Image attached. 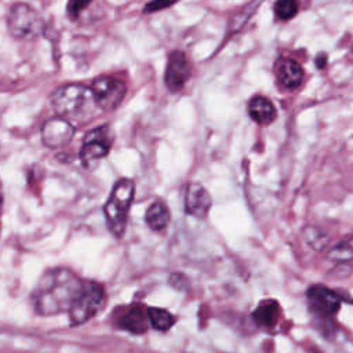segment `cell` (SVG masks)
<instances>
[{
  "label": "cell",
  "instance_id": "cell-1",
  "mask_svg": "<svg viewBox=\"0 0 353 353\" xmlns=\"http://www.w3.org/2000/svg\"><path fill=\"white\" fill-rule=\"evenodd\" d=\"M84 283L68 268H52L41 274L33 292V309L40 316H54L72 309Z\"/></svg>",
  "mask_w": 353,
  "mask_h": 353
},
{
  "label": "cell",
  "instance_id": "cell-2",
  "mask_svg": "<svg viewBox=\"0 0 353 353\" xmlns=\"http://www.w3.org/2000/svg\"><path fill=\"white\" fill-rule=\"evenodd\" d=\"M51 106L58 117L84 121L99 109L91 87L80 83H69L58 87L50 97ZM72 123V121H70Z\"/></svg>",
  "mask_w": 353,
  "mask_h": 353
},
{
  "label": "cell",
  "instance_id": "cell-3",
  "mask_svg": "<svg viewBox=\"0 0 353 353\" xmlns=\"http://www.w3.org/2000/svg\"><path fill=\"white\" fill-rule=\"evenodd\" d=\"M134 182L128 178H121L113 185L109 199L103 205L108 229L117 239L123 237L125 232L128 210L134 201Z\"/></svg>",
  "mask_w": 353,
  "mask_h": 353
},
{
  "label": "cell",
  "instance_id": "cell-4",
  "mask_svg": "<svg viewBox=\"0 0 353 353\" xmlns=\"http://www.w3.org/2000/svg\"><path fill=\"white\" fill-rule=\"evenodd\" d=\"M7 26L14 37L30 40L41 34L44 30V21L29 4L15 3L8 10Z\"/></svg>",
  "mask_w": 353,
  "mask_h": 353
},
{
  "label": "cell",
  "instance_id": "cell-5",
  "mask_svg": "<svg viewBox=\"0 0 353 353\" xmlns=\"http://www.w3.org/2000/svg\"><path fill=\"white\" fill-rule=\"evenodd\" d=\"M106 299V292L102 284L97 281H85L84 288L69 310L70 325H81L91 320L103 306Z\"/></svg>",
  "mask_w": 353,
  "mask_h": 353
},
{
  "label": "cell",
  "instance_id": "cell-6",
  "mask_svg": "<svg viewBox=\"0 0 353 353\" xmlns=\"http://www.w3.org/2000/svg\"><path fill=\"white\" fill-rule=\"evenodd\" d=\"M113 145L112 128L105 124L90 130L81 143L80 161L85 168H92L109 153Z\"/></svg>",
  "mask_w": 353,
  "mask_h": 353
},
{
  "label": "cell",
  "instance_id": "cell-7",
  "mask_svg": "<svg viewBox=\"0 0 353 353\" xmlns=\"http://www.w3.org/2000/svg\"><path fill=\"white\" fill-rule=\"evenodd\" d=\"M306 299L310 313L323 323L330 321L342 303V296L323 284L310 285L306 291Z\"/></svg>",
  "mask_w": 353,
  "mask_h": 353
},
{
  "label": "cell",
  "instance_id": "cell-8",
  "mask_svg": "<svg viewBox=\"0 0 353 353\" xmlns=\"http://www.w3.org/2000/svg\"><path fill=\"white\" fill-rule=\"evenodd\" d=\"M91 90L101 110L116 109L125 97L127 85L123 80L112 76H98L92 80Z\"/></svg>",
  "mask_w": 353,
  "mask_h": 353
},
{
  "label": "cell",
  "instance_id": "cell-9",
  "mask_svg": "<svg viewBox=\"0 0 353 353\" xmlns=\"http://www.w3.org/2000/svg\"><path fill=\"white\" fill-rule=\"evenodd\" d=\"M192 66L186 55L179 51H171L167 58V66L164 72V83L171 92H176L183 88L186 81L190 79Z\"/></svg>",
  "mask_w": 353,
  "mask_h": 353
},
{
  "label": "cell",
  "instance_id": "cell-10",
  "mask_svg": "<svg viewBox=\"0 0 353 353\" xmlns=\"http://www.w3.org/2000/svg\"><path fill=\"white\" fill-rule=\"evenodd\" d=\"M74 135V125L62 117L47 120L41 128L43 143L48 148H59L66 145Z\"/></svg>",
  "mask_w": 353,
  "mask_h": 353
},
{
  "label": "cell",
  "instance_id": "cell-11",
  "mask_svg": "<svg viewBox=\"0 0 353 353\" xmlns=\"http://www.w3.org/2000/svg\"><path fill=\"white\" fill-rule=\"evenodd\" d=\"M211 196L200 183H189L185 190V212L196 216L205 218L211 207Z\"/></svg>",
  "mask_w": 353,
  "mask_h": 353
},
{
  "label": "cell",
  "instance_id": "cell-12",
  "mask_svg": "<svg viewBox=\"0 0 353 353\" xmlns=\"http://www.w3.org/2000/svg\"><path fill=\"white\" fill-rule=\"evenodd\" d=\"M274 73L279 83L287 90H295L302 84L303 69L292 58L283 57L274 63Z\"/></svg>",
  "mask_w": 353,
  "mask_h": 353
},
{
  "label": "cell",
  "instance_id": "cell-13",
  "mask_svg": "<svg viewBox=\"0 0 353 353\" xmlns=\"http://www.w3.org/2000/svg\"><path fill=\"white\" fill-rule=\"evenodd\" d=\"M120 327L131 334L141 335L148 331L149 327V316L148 309L142 305H131L120 317Z\"/></svg>",
  "mask_w": 353,
  "mask_h": 353
},
{
  "label": "cell",
  "instance_id": "cell-14",
  "mask_svg": "<svg viewBox=\"0 0 353 353\" xmlns=\"http://www.w3.org/2000/svg\"><path fill=\"white\" fill-rule=\"evenodd\" d=\"M248 114L255 123H258L261 125H268V124L273 123L277 116L276 108L272 103V101L262 95H255L250 99Z\"/></svg>",
  "mask_w": 353,
  "mask_h": 353
},
{
  "label": "cell",
  "instance_id": "cell-15",
  "mask_svg": "<svg viewBox=\"0 0 353 353\" xmlns=\"http://www.w3.org/2000/svg\"><path fill=\"white\" fill-rule=\"evenodd\" d=\"M280 317V305L274 299H265L252 312V319L256 325L272 328Z\"/></svg>",
  "mask_w": 353,
  "mask_h": 353
},
{
  "label": "cell",
  "instance_id": "cell-16",
  "mask_svg": "<svg viewBox=\"0 0 353 353\" xmlns=\"http://www.w3.org/2000/svg\"><path fill=\"white\" fill-rule=\"evenodd\" d=\"M146 225L156 232L165 229L170 223V211L163 201H153L145 212Z\"/></svg>",
  "mask_w": 353,
  "mask_h": 353
},
{
  "label": "cell",
  "instance_id": "cell-17",
  "mask_svg": "<svg viewBox=\"0 0 353 353\" xmlns=\"http://www.w3.org/2000/svg\"><path fill=\"white\" fill-rule=\"evenodd\" d=\"M148 316L150 327L161 332L168 331L175 323V317L163 307H148Z\"/></svg>",
  "mask_w": 353,
  "mask_h": 353
},
{
  "label": "cell",
  "instance_id": "cell-18",
  "mask_svg": "<svg viewBox=\"0 0 353 353\" xmlns=\"http://www.w3.org/2000/svg\"><path fill=\"white\" fill-rule=\"evenodd\" d=\"M328 258L335 262H346L353 259V236L335 244L328 252Z\"/></svg>",
  "mask_w": 353,
  "mask_h": 353
},
{
  "label": "cell",
  "instance_id": "cell-19",
  "mask_svg": "<svg viewBox=\"0 0 353 353\" xmlns=\"http://www.w3.org/2000/svg\"><path fill=\"white\" fill-rule=\"evenodd\" d=\"M274 14L281 21L292 19L298 14V3L294 0H280L274 3Z\"/></svg>",
  "mask_w": 353,
  "mask_h": 353
},
{
  "label": "cell",
  "instance_id": "cell-20",
  "mask_svg": "<svg viewBox=\"0 0 353 353\" xmlns=\"http://www.w3.org/2000/svg\"><path fill=\"white\" fill-rule=\"evenodd\" d=\"M303 236H305V240L307 241V244H310L316 250L323 248L325 241H327V237L323 234V232L316 229V228H312V226L305 228Z\"/></svg>",
  "mask_w": 353,
  "mask_h": 353
},
{
  "label": "cell",
  "instance_id": "cell-21",
  "mask_svg": "<svg viewBox=\"0 0 353 353\" xmlns=\"http://www.w3.org/2000/svg\"><path fill=\"white\" fill-rule=\"evenodd\" d=\"M170 284L178 291H186L189 288V280L182 273H172L170 276Z\"/></svg>",
  "mask_w": 353,
  "mask_h": 353
},
{
  "label": "cell",
  "instance_id": "cell-22",
  "mask_svg": "<svg viewBox=\"0 0 353 353\" xmlns=\"http://www.w3.org/2000/svg\"><path fill=\"white\" fill-rule=\"evenodd\" d=\"M88 6H90V1H69L68 3V14L70 18L74 19L80 15L83 8H85Z\"/></svg>",
  "mask_w": 353,
  "mask_h": 353
},
{
  "label": "cell",
  "instance_id": "cell-23",
  "mask_svg": "<svg viewBox=\"0 0 353 353\" xmlns=\"http://www.w3.org/2000/svg\"><path fill=\"white\" fill-rule=\"evenodd\" d=\"M174 3H167V1H152V3H148L145 7H143V12H156V11H160L163 8H167V7H171Z\"/></svg>",
  "mask_w": 353,
  "mask_h": 353
},
{
  "label": "cell",
  "instance_id": "cell-24",
  "mask_svg": "<svg viewBox=\"0 0 353 353\" xmlns=\"http://www.w3.org/2000/svg\"><path fill=\"white\" fill-rule=\"evenodd\" d=\"M325 62H327V55L325 54H320L317 58H316V65L319 69H323L325 66Z\"/></svg>",
  "mask_w": 353,
  "mask_h": 353
}]
</instances>
